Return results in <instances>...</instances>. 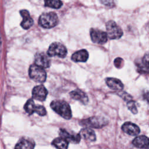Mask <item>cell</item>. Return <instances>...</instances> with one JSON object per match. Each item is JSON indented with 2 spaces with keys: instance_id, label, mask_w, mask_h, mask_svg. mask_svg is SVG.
I'll return each instance as SVG.
<instances>
[{
  "instance_id": "obj_26",
  "label": "cell",
  "mask_w": 149,
  "mask_h": 149,
  "mask_svg": "<svg viewBox=\"0 0 149 149\" xmlns=\"http://www.w3.org/2000/svg\"><path fill=\"white\" fill-rule=\"evenodd\" d=\"M120 96L123 98V99L125 100V101H130V100H132V97L128 94L127 93L124 92L122 94H120Z\"/></svg>"
},
{
  "instance_id": "obj_1",
  "label": "cell",
  "mask_w": 149,
  "mask_h": 149,
  "mask_svg": "<svg viewBox=\"0 0 149 149\" xmlns=\"http://www.w3.org/2000/svg\"><path fill=\"white\" fill-rule=\"evenodd\" d=\"M51 108L58 114L66 119L72 118V111L68 103L62 100H54L51 102Z\"/></svg>"
},
{
  "instance_id": "obj_12",
  "label": "cell",
  "mask_w": 149,
  "mask_h": 149,
  "mask_svg": "<svg viewBox=\"0 0 149 149\" xmlns=\"http://www.w3.org/2000/svg\"><path fill=\"white\" fill-rule=\"evenodd\" d=\"M122 130L130 136H136L140 132V129L137 125L130 122L123 123L122 126Z\"/></svg>"
},
{
  "instance_id": "obj_8",
  "label": "cell",
  "mask_w": 149,
  "mask_h": 149,
  "mask_svg": "<svg viewBox=\"0 0 149 149\" xmlns=\"http://www.w3.org/2000/svg\"><path fill=\"white\" fill-rule=\"evenodd\" d=\"M90 37L92 41L99 44H104L108 40L107 33L97 29H90Z\"/></svg>"
},
{
  "instance_id": "obj_10",
  "label": "cell",
  "mask_w": 149,
  "mask_h": 149,
  "mask_svg": "<svg viewBox=\"0 0 149 149\" xmlns=\"http://www.w3.org/2000/svg\"><path fill=\"white\" fill-rule=\"evenodd\" d=\"M47 94L48 91L43 85L36 86L32 90L33 98L40 101H44L46 99Z\"/></svg>"
},
{
  "instance_id": "obj_2",
  "label": "cell",
  "mask_w": 149,
  "mask_h": 149,
  "mask_svg": "<svg viewBox=\"0 0 149 149\" xmlns=\"http://www.w3.org/2000/svg\"><path fill=\"white\" fill-rule=\"evenodd\" d=\"M57 15L53 12L42 13L39 17L38 23L45 29H51L57 25L58 23Z\"/></svg>"
},
{
  "instance_id": "obj_14",
  "label": "cell",
  "mask_w": 149,
  "mask_h": 149,
  "mask_svg": "<svg viewBox=\"0 0 149 149\" xmlns=\"http://www.w3.org/2000/svg\"><path fill=\"white\" fill-rule=\"evenodd\" d=\"M20 13L23 17V20L20 23L21 26L24 29H29L33 24V19L31 18L29 12L27 10H22L20 11Z\"/></svg>"
},
{
  "instance_id": "obj_23",
  "label": "cell",
  "mask_w": 149,
  "mask_h": 149,
  "mask_svg": "<svg viewBox=\"0 0 149 149\" xmlns=\"http://www.w3.org/2000/svg\"><path fill=\"white\" fill-rule=\"evenodd\" d=\"M141 63L144 68L149 71V54H145L142 58Z\"/></svg>"
},
{
  "instance_id": "obj_24",
  "label": "cell",
  "mask_w": 149,
  "mask_h": 149,
  "mask_svg": "<svg viewBox=\"0 0 149 149\" xmlns=\"http://www.w3.org/2000/svg\"><path fill=\"white\" fill-rule=\"evenodd\" d=\"M123 60L121 58H117L114 61V65L116 68L119 69L123 66Z\"/></svg>"
},
{
  "instance_id": "obj_16",
  "label": "cell",
  "mask_w": 149,
  "mask_h": 149,
  "mask_svg": "<svg viewBox=\"0 0 149 149\" xmlns=\"http://www.w3.org/2000/svg\"><path fill=\"white\" fill-rule=\"evenodd\" d=\"M105 82L107 86L111 89L116 91H121L123 88V84L122 81L113 77H108L105 79Z\"/></svg>"
},
{
  "instance_id": "obj_18",
  "label": "cell",
  "mask_w": 149,
  "mask_h": 149,
  "mask_svg": "<svg viewBox=\"0 0 149 149\" xmlns=\"http://www.w3.org/2000/svg\"><path fill=\"white\" fill-rule=\"evenodd\" d=\"M88 58V53L86 49H81L74 52L71 57V59L73 61L78 62H86Z\"/></svg>"
},
{
  "instance_id": "obj_5",
  "label": "cell",
  "mask_w": 149,
  "mask_h": 149,
  "mask_svg": "<svg viewBox=\"0 0 149 149\" xmlns=\"http://www.w3.org/2000/svg\"><path fill=\"white\" fill-rule=\"evenodd\" d=\"M106 30L108 37L111 40L119 39L123 35L121 28L113 20H109L106 23Z\"/></svg>"
},
{
  "instance_id": "obj_9",
  "label": "cell",
  "mask_w": 149,
  "mask_h": 149,
  "mask_svg": "<svg viewBox=\"0 0 149 149\" xmlns=\"http://www.w3.org/2000/svg\"><path fill=\"white\" fill-rule=\"evenodd\" d=\"M59 134L60 137H62L68 140L69 142L73 143H79L81 139V136L80 134H77L74 133H70L66 129L61 128L59 130Z\"/></svg>"
},
{
  "instance_id": "obj_7",
  "label": "cell",
  "mask_w": 149,
  "mask_h": 149,
  "mask_svg": "<svg viewBox=\"0 0 149 149\" xmlns=\"http://www.w3.org/2000/svg\"><path fill=\"white\" fill-rule=\"evenodd\" d=\"M66 54V48L63 44L56 42L51 44L47 51V55L49 56H57L60 58H65Z\"/></svg>"
},
{
  "instance_id": "obj_21",
  "label": "cell",
  "mask_w": 149,
  "mask_h": 149,
  "mask_svg": "<svg viewBox=\"0 0 149 149\" xmlns=\"http://www.w3.org/2000/svg\"><path fill=\"white\" fill-rule=\"evenodd\" d=\"M45 6L51 8L59 9L62 5V2L61 0H44Z\"/></svg>"
},
{
  "instance_id": "obj_28",
  "label": "cell",
  "mask_w": 149,
  "mask_h": 149,
  "mask_svg": "<svg viewBox=\"0 0 149 149\" xmlns=\"http://www.w3.org/2000/svg\"><path fill=\"white\" fill-rule=\"evenodd\" d=\"M148 27H149V24H148Z\"/></svg>"
},
{
  "instance_id": "obj_22",
  "label": "cell",
  "mask_w": 149,
  "mask_h": 149,
  "mask_svg": "<svg viewBox=\"0 0 149 149\" xmlns=\"http://www.w3.org/2000/svg\"><path fill=\"white\" fill-rule=\"evenodd\" d=\"M127 107L133 114H136L138 112L136 102L133 100H130L127 102Z\"/></svg>"
},
{
  "instance_id": "obj_19",
  "label": "cell",
  "mask_w": 149,
  "mask_h": 149,
  "mask_svg": "<svg viewBox=\"0 0 149 149\" xmlns=\"http://www.w3.org/2000/svg\"><path fill=\"white\" fill-rule=\"evenodd\" d=\"M79 134L81 137L88 141H94L96 140V136L94 132L90 127L82 129Z\"/></svg>"
},
{
  "instance_id": "obj_17",
  "label": "cell",
  "mask_w": 149,
  "mask_h": 149,
  "mask_svg": "<svg viewBox=\"0 0 149 149\" xmlns=\"http://www.w3.org/2000/svg\"><path fill=\"white\" fill-rule=\"evenodd\" d=\"M34 146L35 143L33 140L23 138L16 144L15 149H34Z\"/></svg>"
},
{
  "instance_id": "obj_11",
  "label": "cell",
  "mask_w": 149,
  "mask_h": 149,
  "mask_svg": "<svg viewBox=\"0 0 149 149\" xmlns=\"http://www.w3.org/2000/svg\"><path fill=\"white\" fill-rule=\"evenodd\" d=\"M35 64L43 68H48L51 65V61L48 55L44 52H38L35 55Z\"/></svg>"
},
{
  "instance_id": "obj_20",
  "label": "cell",
  "mask_w": 149,
  "mask_h": 149,
  "mask_svg": "<svg viewBox=\"0 0 149 149\" xmlns=\"http://www.w3.org/2000/svg\"><path fill=\"white\" fill-rule=\"evenodd\" d=\"M52 144L57 149H68L69 141L62 137H59L55 139Z\"/></svg>"
},
{
  "instance_id": "obj_25",
  "label": "cell",
  "mask_w": 149,
  "mask_h": 149,
  "mask_svg": "<svg viewBox=\"0 0 149 149\" xmlns=\"http://www.w3.org/2000/svg\"><path fill=\"white\" fill-rule=\"evenodd\" d=\"M101 3L108 6H113L115 5L114 0H99Z\"/></svg>"
},
{
  "instance_id": "obj_4",
  "label": "cell",
  "mask_w": 149,
  "mask_h": 149,
  "mask_svg": "<svg viewBox=\"0 0 149 149\" xmlns=\"http://www.w3.org/2000/svg\"><path fill=\"white\" fill-rule=\"evenodd\" d=\"M29 74L31 79L38 83H44L47 78V73L44 68L36 64L30 65Z\"/></svg>"
},
{
  "instance_id": "obj_27",
  "label": "cell",
  "mask_w": 149,
  "mask_h": 149,
  "mask_svg": "<svg viewBox=\"0 0 149 149\" xmlns=\"http://www.w3.org/2000/svg\"><path fill=\"white\" fill-rule=\"evenodd\" d=\"M144 98L147 101V103L149 104V92H146L144 95H143Z\"/></svg>"
},
{
  "instance_id": "obj_15",
  "label": "cell",
  "mask_w": 149,
  "mask_h": 149,
  "mask_svg": "<svg viewBox=\"0 0 149 149\" xmlns=\"http://www.w3.org/2000/svg\"><path fill=\"white\" fill-rule=\"evenodd\" d=\"M132 144L139 148L149 149V137L144 135L137 136L133 139Z\"/></svg>"
},
{
  "instance_id": "obj_6",
  "label": "cell",
  "mask_w": 149,
  "mask_h": 149,
  "mask_svg": "<svg viewBox=\"0 0 149 149\" xmlns=\"http://www.w3.org/2000/svg\"><path fill=\"white\" fill-rule=\"evenodd\" d=\"M24 109L26 112L29 115H32L34 112H36L40 116H45L47 113L45 108L42 105H36L32 98H30L27 101L24 105Z\"/></svg>"
},
{
  "instance_id": "obj_3",
  "label": "cell",
  "mask_w": 149,
  "mask_h": 149,
  "mask_svg": "<svg viewBox=\"0 0 149 149\" xmlns=\"http://www.w3.org/2000/svg\"><path fill=\"white\" fill-rule=\"evenodd\" d=\"M108 123V121L106 118L99 116H91L80 121V125L83 126L95 129L102 128L107 125Z\"/></svg>"
},
{
  "instance_id": "obj_13",
  "label": "cell",
  "mask_w": 149,
  "mask_h": 149,
  "mask_svg": "<svg viewBox=\"0 0 149 149\" xmlns=\"http://www.w3.org/2000/svg\"><path fill=\"white\" fill-rule=\"evenodd\" d=\"M69 95L72 98L79 101L84 105H86L88 102V98L87 94L81 90H74L69 93Z\"/></svg>"
}]
</instances>
